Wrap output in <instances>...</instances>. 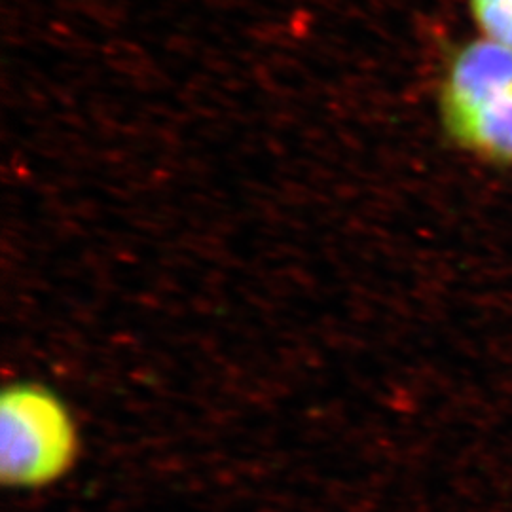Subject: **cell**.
<instances>
[{
    "mask_svg": "<svg viewBox=\"0 0 512 512\" xmlns=\"http://www.w3.org/2000/svg\"><path fill=\"white\" fill-rule=\"evenodd\" d=\"M471 8L486 38L512 48V0H471Z\"/></svg>",
    "mask_w": 512,
    "mask_h": 512,
    "instance_id": "3",
    "label": "cell"
},
{
    "mask_svg": "<svg viewBox=\"0 0 512 512\" xmlns=\"http://www.w3.org/2000/svg\"><path fill=\"white\" fill-rule=\"evenodd\" d=\"M440 110L461 145L512 160V48L490 38L465 46L446 74Z\"/></svg>",
    "mask_w": 512,
    "mask_h": 512,
    "instance_id": "2",
    "label": "cell"
},
{
    "mask_svg": "<svg viewBox=\"0 0 512 512\" xmlns=\"http://www.w3.org/2000/svg\"><path fill=\"white\" fill-rule=\"evenodd\" d=\"M0 476L4 486L37 490L67 475L80 454L69 406L37 382L4 389L0 401Z\"/></svg>",
    "mask_w": 512,
    "mask_h": 512,
    "instance_id": "1",
    "label": "cell"
}]
</instances>
